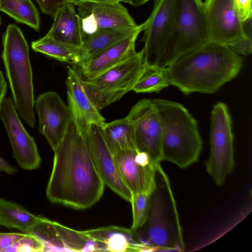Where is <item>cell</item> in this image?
Returning a JSON list of instances; mask_svg holds the SVG:
<instances>
[{"label":"cell","mask_w":252,"mask_h":252,"mask_svg":"<svg viewBox=\"0 0 252 252\" xmlns=\"http://www.w3.org/2000/svg\"><path fill=\"white\" fill-rule=\"evenodd\" d=\"M54 157L46 193L52 203L77 209L92 206L101 197L104 184L93 162L86 138L71 121Z\"/></svg>","instance_id":"cell-1"},{"label":"cell","mask_w":252,"mask_h":252,"mask_svg":"<svg viewBox=\"0 0 252 252\" xmlns=\"http://www.w3.org/2000/svg\"><path fill=\"white\" fill-rule=\"evenodd\" d=\"M243 60L226 46L209 42L166 67L170 85L185 94H213L235 78Z\"/></svg>","instance_id":"cell-2"},{"label":"cell","mask_w":252,"mask_h":252,"mask_svg":"<svg viewBox=\"0 0 252 252\" xmlns=\"http://www.w3.org/2000/svg\"><path fill=\"white\" fill-rule=\"evenodd\" d=\"M177 213L169 180L159 165L156 187L150 194L148 218L141 227L132 230L136 240L149 251H184Z\"/></svg>","instance_id":"cell-3"},{"label":"cell","mask_w":252,"mask_h":252,"mask_svg":"<svg viewBox=\"0 0 252 252\" xmlns=\"http://www.w3.org/2000/svg\"><path fill=\"white\" fill-rule=\"evenodd\" d=\"M161 125V159L180 168L198 160L202 142L197 123L189 111L175 101L153 99Z\"/></svg>","instance_id":"cell-4"},{"label":"cell","mask_w":252,"mask_h":252,"mask_svg":"<svg viewBox=\"0 0 252 252\" xmlns=\"http://www.w3.org/2000/svg\"><path fill=\"white\" fill-rule=\"evenodd\" d=\"M1 58L16 109L20 117L34 127L32 72L28 43L21 30L9 24L3 34Z\"/></svg>","instance_id":"cell-5"},{"label":"cell","mask_w":252,"mask_h":252,"mask_svg":"<svg viewBox=\"0 0 252 252\" xmlns=\"http://www.w3.org/2000/svg\"><path fill=\"white\" fill-rule=\"evenodd\" d=\"M209 42L202 0H176L173 27L158 65L166 67Z\"/></svg>","instance_id":"cell-6"},{"label":"cell","mask_w":252,"mask_h":252,"mask_svg":"<svg viewBox=\"0 0 252 252\" xmlns=\"http://www.w3.org/2000/svg\"><path fill=\"white\" fill-rule=\"evenodd\" d=\"M203 10L209 42L226 46L238 55L251 54V35L233 0H205Z\"/></svg>","instance_id":"cell-7"},{"label":"cell","mask_w":252,"mask_h":252,"mask_svg":"<svg viewBox=\"0 0 252 252\" xmlns=\"http://www.w3.org/2000/svg\"><path fill=\"white\" fill-rule=\"evenodd\" d=\"M143 57L141 50L94 77L82 78L87 94L99 110L120 100L132 90L144 65Z\"/></svg>","instance_id":"cell-8"},{"label":"cell","mask_w":252,"mask_h":252,"mask_svg":"<svg viewBox=\"0 0 252 252\" xmlns=\"http://www.w3.org/2000/svg\"><path fill=\"white\" fill-rule=\"evenodd\" d=\"M233 141L227 106L222 102H218L211 112L210 155L206 162L207 172L218 186L224 183L234 168Z\"/></svg>","instance_id":"cell-9"},{"label":"cell","mask_w":252,"mask_h":252,"mask_svg":"<svg viewBox=\"0 0 252 252\" xmlns=\"http://www.w3.org/2000/svg\"><path fill=\"white\" fill-rule=\"evenodd\" d=\"M176 0H155L152 12L145 22L141 41L144 43V64L158 65L173 27Z\"/></svg>","instance_id":"cell-10"},{"label":"cell","mask_w":252,"mask_h":252,"mask_svg":"<svg viewBox=\"0 0 252 252\" xmlns=\"http://www.w3.org/2000/svg\"><path fill=\"white\" fill-rule=\"evenodd\" d=\"M126 117L132 126L137 150L148 155L155 164H159L161 161V125L153 99L139 100Z\"/></svg>","instance_id":"cell-11"},{"label":"cell","mask_w":252,"mask_h":252,"mask_svg":"<svg viewBox=\"0 0 252 252\" xmlns=\"http://www.w3.org/2000/svg\"><path fill=\"white\" fill-rule=\"evenodd\" d=\"M83 39L99 31L137 25L120 2L104 3L82 0L77 3Z\"/></svg>","instance_id":"cell-12"},{"label":"cell","mask_w":252,"mask_h":252,"mask_svg":"<svg viewBox=\"0 0 252 252\" xmlns=\"http://www.w3.org/2000/svg\"><path fill=\"white\" fill-rule=\"evenodd\" d=\"M12 147L14 158L25 170H33L40 165L41 159L33 137L25 129L16 109L13 99L5 97L0 110Z\"/></svg>","instance_id":"cell-13"},{"label":"cell","mask_w":252,"mask_h":252,"mask_svg":"<svg viewBox=\"0 0 252 252\" xmlns=\"http://www.w3.org/2000/svg\"><path fill=\"white\" fill-rule=\"evenodd\" d=\"M114 157L120 176L131 194H150L153 191L159 164H155L148 155L137 149H126Z\"/></svg>","instance_id":"cell-14"},{"label":"cell","mask_w":252,"mask_h":252,"mask_svg":"<svg viewBox=\"0 0 252 252\" xmlns=\"http://www.w3.org/2000/svg\"><path fill=\"white\" fill-rule=\"evenodd\" d=\"M34 107L38 117V129L54 151L60 144L72 120L70 111L55 92L39 94Z\"/></svg>","instance_id":"cell-15"},{"label":"cell","mask_w":252,"mask_h":252,"mask_svg":"<svg viewBox=\"0 0 252 252\" xmlns=\"http://www.w3.org/2000/svg\"><path fill=\"white\" fill-rule=\"evenodd\" d=\"M102 127L93 124L88 130L85 138L89 152L104 185L130 202L132 194L123 181L114 155L104 141Z\"/></svg>","instance_id":"cell-16"},{"label":"cell","mask_w":252,"mask_h":252,"mask_svg":"<svg viewBox=\"0 0 252 252\" xmlns=\"http://www.w3.org/2000/svg\"><path fill=\"white\" fill-rule=\"evenodd\" d=\"M66 84L67 106L78 131L85 137L92 125L103 126L106 123L105 119L89 97L82 77L76 69L67 68Z\"/></svg>","instance_id":"cell-17"},{"label":"cell","mask_w":252,"mask_h":252,"mask_svg":"<svg viewBox=\"0 0 252 252\" xmlns=\"http://www.w3.org/2000/svg\"><path fill=\"white\" fill-rule=\"evenodd\" d=\"M141 32H135L78 65L82 78L94 77L135 55V42Z\"/></svg>","instance_id":"cell-18"},{"label":"cell","mask_w":252,"mask_h":252,"mask_svg":"<svg viewBox=\"0 0 252 252\" xmlns=\"http://www.w3.org/2000/svg\"><path fill=\"white\" fill-rule=\"evenodd\" d=\"M84 232L97 244L99 251H149L136 240L130 228L107 226Z\"/></svg>","instance_id":"cell-19"},{"label":"cell","mask_w":252,"mask_h":252,"mask_svg":"<svg viewBox=\"0 0 252 252\" xmlns=\"http://www.w3.org/2000/svg\"><path fill=\"white\" fill-rule=\"evenodd\" d=\"M75 4L66 1L53 16V25L46 34L53 39L65 44L80 48L83 41L79 16Z\"/></svg>","instance_id":"cell-20"},{"label":"cell","mask_w":252,"mask_h":252,"mask_svg":"<svg viewBox=\"0 0 252 252\" xmlns=\"http://www.w3.org/2000/svg\"><path fill=\"white\" fill-rule=\"evenodd\" d=\"M145 22L135 26L99 31L83 39L80 48L79 65L93 56L125 39L138 31H143Z\"/></svg>","instance_id":"cell-21"},{"label":"cell","mask_w":252,"mask_h":252,"mask_svg":"<svg viewBox=\"0 0 252 252\" xmlns=\"http://www.w3.org/2000/svg\"><path fill=\"white\" fill-rule=\"evenodd\" d=\"M102 132L113 155L124 150H137L133 127L126 117L106 123L102 127Z\"/></svg>","instance_id":"cell-22"},{"label":"cell","mask_w":252,"mask_h":252,"mask_svg":"<svg viewBox=\"0 0 252 252\" xmlns=\"http://www.w3.org/2000/svg\"><path fill=\"white\" fill-rule=\"evenodd\" d=\"M42 218L31 213L16 203L0 198V226L27 233Z\"/></svg>","instance_id":"cell-23"},{"label":"cell","mask_w":252,"mask_h":252,"mask_svg":"<svg viewBox=\"0 0 252 252\" xmlns=\"http://www.w3.org/2000/svg\"><path fill=\"white\" fill-rule=\"evenodd\" d=\"M33 50L61 62L77 65L79 62L80 48L55 40L46 34L32 42Z\"/></svg>","instance_id":"cell-24"},{"label":"cell","mask_w":252,"mask_h":252,"mask_svg":"<svg viewBox=\"0 0 252 252\" xmlns=\"http://www.w3.org/2000/svg\"><path fill=\"white\" fill-rule=\"evenodd\" d=\"M0 11L16 22L39 31V14L31 0H0Z\"/></svg>","instance_id":"cell-25"},{"label":"cell","mask_w":252,"mask_h":252,"mask_svg":"<svg viewBox=\"0 0 252 252\" xmlns=\"http://www.w3.org/2000/svg\"><path fill=\"white\" fill-rule=\"evenodd\" d=\"M169 85L166 67L144 64L132 90L137 93H158Z\"/></svg>","instance_id":"cell-26"},{"label":"cell","mask_w":252,"mask_h":252,"mask_svg":"<svg viewBox=\"0 0 252 252\" xmlns=\"http://www.w3.org/2000/svg\"><path fill=\"white\" fill-rule=\"evenodd\" d=\"M150 194L147 193L132 194L130 202L132 210V230L141 227L145 223L150 209Z\"/></svg>","instance_id":"cell-27"},{"label":"cell","mask_w":252,"mask_h":252,"mask_svg":"<svg viewBox=\"0 0 252 252\" xmlns=\"http://www.w3.org/2000/svg\"><path fill=\"white\" fill-rule=\"evenodd\" d=\"M43 243L36 237L26 233L23 237L2 252H43Z\"/></svg>","instance_id":"cell-28"},{"label":"cell","mask_w":252,"mask_h":252,"mask_svg":"<svg viewBox=\"0 0 252 252\" xmlns=\"http://www.w3.org/2000/svg\"><path fill=\"white\" fill-rule=\"evenodd\" d=\"M240 19L244 23L250 22L252 16V0H233Z\"/></svg>","instance_id":"cell-29"},{"label":"cell","mask_w":252,"mask_h":252,"mask_svg":"<svg viewBox=\"0 0 252 252\" xmlns=\"http://www.w3.org/2000/svg\"><path fill=\"white\" fill-rule=\"evenodd\" d=\"M42 12L53 16L56 11L61 7L66 0H36Z\"/></svg>","instance_id":"cell-30"},{"label":"cell","mask_w":252,"mask_h":252,"mask_svg":"<svg viewBox=\"0 0 252 252\" xmlns=\"http://www.w3.org/2000/svg\"><path fill=\"white\" fill-rule=\"evenodd\" d=\"M26 233H0V252L19 240Z\"/></svg>","instance_id":"cell-31"},{"label":"cell","mask_w":252,"mask_h":252,"mask_svg":"<svg viewBox=\"0 0 252 252\" xmlns=\"http://www.w3.org/2000/svg\"><path fill=\"white\" fill-rule=\"evenodd\" d=\"M7 82L4 77L3 72L0 70V110L7 92Z\"/></svg>","instance_id":"cell-32"},{"label":"cell","mask_w":252,"mask_h":252,"mask_svg":"<svg viewBox=\"0 0 252 252\" xmlns=\"http://www.w3.org/2000/svg\"><path fill=\"white\" fill-rule=\"evenodd\" d=\"M0 171L8 174H13L16 172V170L0 156Z\"/></svg>","instance_id":"cell-33"},{"label":"cell","mask_w":252,"mask_h":252,"mask_svg":"<svg viewBox=\"0 0 252 252\" xmlns=\"http://www.w3.org/2000/svg\"><path fill=\"white\" fill-rule=\"evenodd\" d=\"M88 1H91L98 2L104 3H117V2H125L129 3V4L138 7V3L137 0H84Z\"/></svg>","instance_id":"cell-34"},{"label":"cell","mask_w":252,"mask_h":252,"mask_svg":"<svg viewBox=\"0 0 252 252\" xmlns=\"http://www.w3.org/2000/svg\"><path fill=\"white\" fill-rule=\"evenodd\" d=\"M150 0H137L138 3V6H139L141 5L144 4Z\"/></svg>","instance_id":"cell-35"},{"label":"cell","mask_w":252,"mask_h":252,"mask_svg":"<svg viewBox=\"0 0 252 252\" xmlns=\"http://www.w3.org/2000/svg\"><path fill=\"white\" fill-rule=\"evenodd\" d=\"M66 0L69 2H72L75 4L77 2L80 1L82 0Z\"/></svg>","instance_id":"cell-36"},{"label":"cell","mask_w":252,"mask_h":252,"mask_svg":"<svg viewBox=\"0 0 252 252\" xmlns=\"http://www.w3.org/2000/svg\"><path fill=\"white\" fill-rule=\"evenodd\" d=\"M1 23H2V20H1V16H0V26L1 25Z\"/></svg>","instance_id":"cell-37"}]
</instances>
